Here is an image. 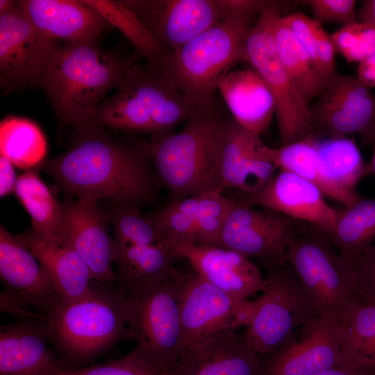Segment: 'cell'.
<instances>
[{"mask_svg": "<svg viewBox=\"0 0 375 375\" xmlns=\"http://www.w3.org/2000/svg\"><path fill=\"white\" fill-rule=\"evenodd\" d=\"M263 142L259 135L227 121L222 176L223 191L238 190L252 195L265 188L274 177L276 168L260 152Z\"/></svg>", "mask_w": 375, "mask_h": 375, "instance_id": "obj_24", "label": "cell"}, {"mask_svg": "<svg viewBox=\"0 0 375 375\" xmlns=\"http://www.w3.org/2000/svg\"><path fill=\"white\" fill-rule=\"evenodd\" d=\"M118 28L148 65L160 62L169 52L157 40L140 18L122 0H81Z\"/></svg>", "mask_w": 375, "mask_h": 375, "instance_id": "obj_35", "label": "cell"}, {"mask_svg": "<svg viewBox=\"0 0 375 375\" xmlns=\"http://www.w3.org/2000/svg\"><path fill=\"white\" fill-rule=\"evenodd\" d=\"M222 229L220 247L262 264L287 260L289 244L303 222L276 211L233 199Z\"/></svg>", "mask_w": 375, "mask_h": 375, "instance_id": "obj_13", "label": "cell"}, {"mask_svg": "<svg viewBox=\"0 0 375 375\" xmlns=\"http://www.w3.org/2000/svg\"><path fill=\"white\" fill-rule=\"evenodd\" d=\"M281 10V3L270 1L261 12L246 41L245 60L274 96L281 146H283L315 135V129L309 105L283 67L275 47L273 25Z\"/></svg>", "mask_w": 375, "mask_h": 375, "instance_id": "obj_9", "label": "cell"}, {"mask_svg": "<svg viewBox=\"0 0 375 375\" xmlns=\"http://www.w3.org/2000/svg\"><path fill=\"white\" fill-rule=\"evenodd\" d=\"M286 258L319 315L341 319L356 301L353 269L327 235L303 223L291 240Z\"/></svg>", "mask_w": 375, "mask_h": 375, "instance_id": "obj_7", "label": "cell"}, {"mask_svg": "<svg viewBox=\"0 0 375 375\" xmlns=\"http://www.w3.org/2000/svg\"><path fill=\"white\" fill-rule=\"evenodd\" d=\"M58 44L42 33L19 1L0 15V85L5 94L40 86Z\"/></svg>", "mask_w": 375, "mask_h": 375, "instance_id": "obj_12", "label": "cell"}, {"mask_svg": "<svg viewBox=\"0 0 375 375\" xmlns=\"http://www.w3.org/2000/svg\"><path fill=\"white\" fill-rule=\"evenodd\" d=\"M356 78L369 88L375 87V54L360 62Z\"/></svg>", "mask_w": 375, "mask_h": 375, "instance_id": "obj_46", "label": "cell"}, {"mask_svg": "<svg viewBox=\"0 0 375 375\" xmlns=\"http://www.w3.org/2000/svg\"><path fill=\"white\" fill-rule=\"evenodd\" d=\"M263 265L265 288L244 337L256 353L266 356L320 315L287 260Z\"/></svg>", "mask_w": 375, "mask_h": 375, "instance_id": "obj_8", "label": "cell"}, {"mask_svg": "<svg viewBox=\"0 0 375 375\" xmlns=\"http://www.w3.org/2000/svg\"><path fill=\"white\" fill-rule=\"evenodd\" d=\"M135 64L96 42H66L54 50L40 86L60 122L76 129L95 126L101 100Z\"/></svg>", "mask_w": 375, "mask_h": 375, "instance_id": "obj_3", "label": "cell"}, {"mask_svg": "<svg viewBox=\"0 0 375 375\" xmlns=\"http://www.w3.org/2000/svg\"><path fill=\"white\" fill-rule=\"evenodd\" d=\"M317 136L311 135L297 142L272 148L262 143V155L279 170L292 172L317 186L325 197L346 206L356 200L341 192L329 178L317 144Z\"/></svg>", "mask_w": 375, "mask_h": 375, "instance_id": "obj_28", "label": "cell"}, {"mask_svg": "<svg viewBox=\"0 0 375 375\" xmlns=\"http://www.w3.org/2000/svg\"><path fill=\"white\" fill-rule=\"evenodd\" d=\"M360 22L375 28V0L364 1L357 14Z\"/></svg>", "mask_w": 375, "mask_h": 375, "instance_id": "obj_47", "label": "cell"}, {"mask_svg": "<svg viewBox=\"0 0 375 375\" xmlns=\"http://www.w3.org/2000/svg\"><path fill=\"white\" fill-rule=\"evenodd\" d=\"M167 244L201 278L235 299L247 300L264 290L265 278L258 266L235 251L190 242Z\"/></svg>", "mask_w": 375, "mask_h": 375, "instance_id": "obj_19", "label": "cell"}, {"mask_svg": "<svg viewBox=\"0 0 375 375\" xmlns=\"http://www.w3.org/2000/svg\"><path fill=\"white\" fill-rule=\"evenodd\" d=\"M324 197L320 189L308 180L292 172L279 170L261 190L252 195H242L239 200L312 225L328 235L341 210L328 204Z\"/></svg>", "mask_w": 375, "mask_h": 375, "instance_id": "obj_18", "label": "cell"}, {"mask_svg": "<svg viewBox=\"0 0 375 375\" xmlns=\"http://www.w3.org/2000/svg\"><path fill=\"white\" fill-rule=\"evenodd\" d=\"M353 269L356 299L369 303L375 297V245L365 250Z\"/></svg>", "mask_w": 375, "mask_h": 375, "instance_id": "obj_42", "label": "cell"}, {"mask_svg": "<svg viewBox=\"0 0 375 375\" xmlns=\"http://www.w3.org/2000/svg\"><path fill=\"white\" fill-rule=\"evenodd\" d=\"M327 236L342 257L353 267L375 240V198L361 197L341 210Z\"/></svg>", "mask_w": 375, "mask_h": 375, "instance_id": "obj_31", "label": "cell"}, {"mask_svg": "<svg viewBox=\"0 0 375 375\" xmlns=\"http://www.w3.org/2000/svg\"><path fill=\"white\" fill-rule=\"evenodd\" d=\"M181 212L190 215L197 226L195 244L220 247L221 235L233 199L221 192H210L171 202Z\"/></svg>", "mask_w": 375, "mask_h": 375, "instance_id": "obj_36", "label": "cell"}, {"mask_svg": "<svg viewBox=\"0 0 375 375\" xmlns=\"http://www.w3.org/2000/svg\"><path fill=\"white\" fill-rule=\"evenodd\" d=\"M17 3V1L0 0V15L10 12L16 6Z\"/></svg>", "mask_w": 375, "mask_h": 375, "instance_id": "obj_49", "label": "cell"}, {"mask_svg": "<svg viewBox=\"0 0 375 375\" xmlns=\"http://www.w3.org/2000/svg\"><path fill=\"white\" fill-rule=\"evenodd\" d=\"M262 375H315L343 366L342 322L319 316L303 326L279 349L262 360Z\"/></svg>", "mask_w": 375, "mask_h": 375, "instance_id": "obj_15", "label": "cell"}, {"mask_svg": "<svg viewBox=\"0 0 375 375\" xmlns=\"http://www.w3.org/2000/svg\"><path fill=\"white\" fill-rule=\"evenodd\" d=\"M46 138L33 122L8 116L0 124L1 155L18 168L28 169L41 163L47 154Z\"/></svg>", "mask_w": 375, "mask_h": 375, "instance_id": "obj_34", "label": "cell"}, {"mask_svg": "<svg viewBox=\"0 0 375 375\" xmlns=\"http://www.w3.org/2000/svg\"><path fill=\"white\" fill-rule=\"evenodd\" d=\"M182 276L126 292L128 338L146 357L169 372L182 351Z\"/></svg>", "mask_w": 375, "mask_h": 375, "instance_id": "obj_10", "label": "cell"}, {"mask_svg": "<svg viewBox=\"0 0 375 375\" xmlns=\"http://www.w3.org/2000/svg\"><path fill=\"white\" fill-rule=\"evenodd\" d=\"M337 53L348 62H361L375 54V28L361 22L342 26L331 35Z\"/></svg>", "mask_w": 375, "mask_h": 375, "instance_id": "obj_39", "label": "cell"}, {"mask_svg": "<svg viewBox=\"0 0 375 375\" xmlns=\"http://www.w3.org/2000/svg\"><path fill=\"white\" fill-rule=\"evenodd\" d=\"M258 16L230 14L160 62L147 66L198 110H212L219 79L235 64L245 60L246 41Z\"/></svg>", "mask_w": 375, "mask_h": 375, "instance_id": "obj_4", "label": "cell"}, {"mask_svg": "<svg viewBox=\"0 0 375 375\" xmlns=\"http://www.w3.org/2000/svg\"><path fill=\"white\" fill-rule=\"evenodd\" d=\"M258 306V299H235L196 272L183 274L179 286L181 353L185 349L202 340L235 331L242 326L247 327Z\"/></svg>", "mask_w": 375, "mask_h": 375, "instance_id": "obj_11", "label": "cell"}, {"mask_svg": "<svg viewBox=\"0 0 375 375\" xmlns=\"http://www.w3.org/2000/svg\"><path fill=\"white\" fill-rule=\"evenodd\" d=\"M312 10L314 19L323 23H337L344 26L357 22L354 0H306Z\"/></svg>", "mask_w": 375, "mask_h": 375, "instance_id": "obj_41", "label": "cell"}, {"mask_svg": "<svg viewBox=\"0 0 375 375\" xmlns=\"http://www.w3.org/2000/svg\"><path fill=\"white\" fill-rule=\"evenodd\" d=\"M273 37L278 57L297 90L309 105L324 85L306 51L288 26L281 13L274 22Z\"/></svg>", "mask_w": 375, "mask_h": 375, "instance_id": "obj_33", "label": "cell"}, {"mask_svg": "<svg viewBox=\"0 0 375 375\" xmlns=\"http://www.w3.org/2000/svg\"><path fill=\"white\" fill-rule=\"evenodd\" d=\"M14 165L6 157L0 156V196L3 197L14 192L18 177Z\"/></svg>", "mask_w": 375, "mask_h": 375, "instance_id": "obj_45", "label": "cell"}, {"mask_svg": "<svg viewBox=\"0 0 375 375\" xmlns=\"http://www.w3.org/2000/svg\"><path fill=\"white\" fill-rule=\"evenodd\" d=\"M14 193L29 214L32 229L45 238L62 242V203L58 202L35 171L27 170L18 176Z\"/></svg>", "mask_w": 375, "mask_h": 375, "instance_id": "obj_30", "label": "cell"}, {"mask_svg": "<svg viewBox=\"0 0 375 375\" xmlns=\"http://www.w3.org/2000/svg\"><path fill=\"white\" fill-rule=\"evenodd\" d=\"M20 236L48 272L62 301L74 302L90 292L93 286L90 271L72 246L45 238L33 229Z\"/></svg>", "mask_w": 375, "mask_h": 375, "instance_id": "obj_26", "label": "cell"}, {"mask_svg": "<svg viewBox=\"0 0 375 375\" xmlns=\"http://www.w3.org/2000/svg\"><path fill=\"white\" fill-rule=\"evenodd\" d=\"M51 345L72 365L82 366L129 338L126 292L94 285L83 298L59 302L45 317Z\"/></svg>", "mask_w": 375, "mask_h": 375, "instance_id": "obj_5", "label": "cell"}, {"mask_svg": "<svg viewBox=\"0 0 375 375\" xmlns=\"http://www.w3.org/2000/svg\"><path fill=\"white\" fill-rule=\"evenodd\" d=\"M341 322L343 366L375 375V306L354 301Z\"/></svg>", "mask_w": 375, "mask_h": 375, "instance_id": "obj_29", "label": "cell"}, {"mask_svg": "<svg viewBox=\"0 0 375 375\" xmlns=\"http://www.w3.org/2000/svg\"><path fill=\"white\" fill-rule=\"evenodd\" d=\"M178 259L167 242L150 245L116 244L115 263L119 283L126 292L178 277L181 274L174 266Z\"/></svg>", "mask_w": 375, "mask_h": 375, "instance_id": "obj_27", "label": "cell"}, {"mask_svg": "<svg viewBox=\"0 0 375 375\" xmlns=\"http://www.w3.org/2000/svg\"><path fill=\"white\" fill-rule=\"evenodd\" d=\"M283 17L319 72L313 29L314 19L310 18L302 12L292 13Z\"/></svg>", "mask_w": 375, "mask_h": 375, "instance_id": "obj_44", "label": "cell"}, {"mask_svg": "<svg viewBox=\"0 0 375 375\" xmlns=\"http://www.w3.org/2000/svg\"><path fill=\"white\" fill-rule=\"evenodd\" d=\"M369 303L373 304V305L375 306V297Z\"/></svg>", "mask_w": 375, "mask_h": 375, "instance_id": "obj_51", "label": "cell"}, {"mask_svg": "<svg viewBox=\"0 0 375 375\" xmlns=\"http://www.w3.org/2000/svg\"><path fill=\"white\" fill-rule=\"evenodd\" d=\"M316 144L333 183L350 198L356 201L360 199L357 185L371 171L369 163L365 161L353 140L338 137L320 140L317 138Z\"/></svg>", "mask_w": 375, "mask_h": 375, "instance_id": "obj_32", "label": "cell"}, {"mask_svg": "<svg viewBox=\"0 0 375 375\" xmlns=\"http://www.w3.org/2000/svg\"><path fill=\"white\" fill-rule=\"evenodd\" d=\"M227 121L212 110H199L181 131L136 141L173 200L210 192H223L222 167Z\"/></svg>", "mask_w": 375, "mask_h": 375, "instance_id": "obj_2", "label": "cell"}, {"mask_svg": "<svg viewBox=\"0 0 375 375\" xmlns=\"http://www.w3.org/2000/svg\"><path fill=\"white\" fill-rule=\"evenodd\" d=\"M45 321L0 328V375H56L72 368L50 346Z\"/></svg>", "mask_w": 375, "mask_h": 375, "instance_id": "obj_21", "label": "cell"}, {"mask_svg": "<svg viewBox=\"0 0 375 375\" xmlns=\"http://www.w3.org/2000/svg\"><path fill=\"white\" fill-rule=\"evenodd\" d=\"M56 375H170L137 347L126 356L87 367L69 368Z\"/></svg>", "mask_w": 375, "mask_h": 375, "instance_id": "obj_38", "label": "cell"}, {"mask_svg": "<svg viewBox=\"0 0 375 375\" xmlns=\"http://www.w3.org/2000/svg\"><path fill=\"white\" fill-rule=\"evenodd\" d=\"M309 106L315 135L327 138L359 134L375 140V94L357 78L336 73Z\"/></svg>", "mask_w": 375, "mask_h": 375, "instance_id": "obj_14", "label": "cell"}, {"mask_svg": "<svg viewBox=\"0 0 375 375\" xmlns=\"http://www.w3.org/2000/svg\"><path fill=\"white\" fill-rule=\"evenodd\" d=\"M199 110L161 76L135 64L114 95L98 106L94 122L101 126L151 133L157 138L170 133Z\"/></svg>", "mask_w": 375, "mask_h": 375, "instance_id": "obj_6", "label": "cell"}, {"mask_svg": "<svg viewBox=\"0 0 375 375\" xmlns=\"http://www.w3.org/2000/svg\"><path fill=\"white\" fill-rule=\"evenodd\" d=\"M260 355L235 331L224 332L185 349L170 375H262Z\"/></svg>", "mask_w": 375, "mask_h": 375, "instance_id": "obj_22", "label": "cell"}, {"mask_svg": "<svg viewBox=\"0 0 375 375\" xmlns=\"http://www.w3.org/2000/svg\"><path fill=\"white\" fill-rule=\"evenodd\" d=\"M122 1L169 53L226 17L219 0Z\"/></svg>", "mask_w": 375, "mask_h": 375, "instance_id": "obj_16", "label": "cell"}, {"mask_svg": "<svg viewBox=\"0 0 375 375\" xmlns=\"http://www.w3.org/2000/svg\"><path fill=\"white\" fill-rule=\"evenodd\" d=\"M313 29L319 72L325 88L331 79L338 73L335 62V56L337 51L331 35L315 19H314Z\"/></svg>", "mask_w": 375, "mask_h": 375, "instance_id": "obj_43", "label": "cell"}, {"mask_svg": "<svg viewBox=\"0 0 375 375\" xmlns=\"http://www.w3.org/2000/svg\"><path fill=\"white\" fill-rule=\"evenodd\" d=\"M315 375H369L365 372L346 367L338 366L321 371Z\"/></svg>", "mask_w": 375, "mask_h": 375, "instance_id": "obj_48", "label": "cell"}, {"mask_svg": "<svg viewBox=\"0 0 375 375\" xmlns=\"http://www.w3.org/2000/svg\"><path fill=\"white\" fill-rule=\"evenodd\" d=\"M110 219L115 231V242L119 245H150L165 242L162 236L136 206H121Z\"/></svg>", "mask_w": 375, "mask_h": 375, "instance_id": "obj_37", "label": "cell"}, {"mask_svg": "<svg viewBox=\"0 0 375 375\" xmlns=\"http://www.w3.org/2000/svg\"><path fill=\"white\" fill-rule=\"evenodd\" d=\"M94 194L78 196L76 201L62 203V242L72 246L88 265L92 280L119 283L112 269L116 244L109 233L108 218L99 208Z\"/></svg>", "mask_w": 375, "mask_h": 375, "instance_id": "obj_17", "label": "cell"}, {"mask_svg": "<svg viewBox=\"0 0 375 375\" xmlns=\"http://www.w3.org/2000/svg\"><path fill=\"white\" fill-rule=\"evenodd\" d=\"M369 163L371 173L375 176V140L374 141V152H373L372 158L370 162Z\"/></svg>", "mask_w": 375, "mask_h": 375, "instance_id": "obj_50", "label": "cell"}, {"mask_svg": "<svg viewBox=\"0 0 375 375\" xmlns=\"http://www.w3.org/2000/svg\"><path fill=\"white\" fill-rule=\"evenodd\" d=\"M147 217L158 230L165 242L196 243L197 226L194 219L179 210L171 202Z\"/></svg>", "mask_w": 375, "mask_h": 375, "instance_id": "obj_40", "label": "cell"}, {"mask_svg": "<svg viewBox=\"0 0 375 375\" xmlns=\"http://www.w3.org/2000/svg\"><path fill=\"white\" fill-rule=\"evenodd\" d=\"M72 146L51 158L47 169L69 194H94L121 206H138L152 197L158 182L151 161L135 142L109 137L99 125L77 129Z\"/></svg>", "mask_w": 375, "mask_h": 375, "instance_id": "obj_1", "label": "cell"}, {"mask_svg": "<svg viewBox=\"0 0 375 375\" xmlns=\"http://www.w3.org/2000/svg\"><path fill=\"white\" fill-rule=\"evenodd\" d=\"M19 6L47 37L67 42H96L110 24L81 0H22Z\"/></svg>", "mask_w": 375, "mask_h": 375, "instance_id": "obj_23", "label": "cell"}, {"mask_svg": "<svg viewBox=\"0 0 375 375\" xmlns=\"http://www.w3.org/2000/svg\"><path fill=\"white\" fill-rule=\"evenodd\" d=\"M217 90L241 126L258 135L269 126L276 112L275 100L255 69L230 70L219 79Z\"/></svg>", "mask_w": 375, "mask_h": 375, "instance_id": "obj_25", "label": "cell"}, {"mask_svg": "<svg viewBox=\"0 0 375 375\" xmlns=\"http://www.w3.org/2000/svg\"><path fill=\"white\" fill-rule=\"evenodd\" d=\"M0 276L6 290L15 294L24 306L44 317L62 301L48 272L21 236L12 235L3 226L0 227Z\"/></svg>", "mask_w": 375, "mask_h": 375, "instance_id": "obj_20", "label": "cell"}]
</instances>
